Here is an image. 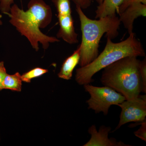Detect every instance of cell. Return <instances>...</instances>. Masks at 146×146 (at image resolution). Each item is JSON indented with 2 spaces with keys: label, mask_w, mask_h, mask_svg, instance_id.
I'll list each match as a JSON object with an SVG mask.
<instances>
[{
  "label": "cell",
  "mask_w": 146,
  "mask_h": 146,
  "mask_svg": "<svg viewBox=\"0 0 146 146\" xmlns=\"http://www.w3.org/2000/svg\"><path fill=\"white\" fill-rule=\"evenodd\" d=\"M6 70L3 61L0 62V91L3 90L2 82L5 77L6 75Z\"/></svg>",
  "instance_id": "20"
},
{
  "label": "cell",
  "mask_w": 146,
  "mask_h": 146,
  "mask_svg": "<svg viewBox=\"0 0 146 146\" xmlns=\"http://www.w3.org/2000/svg\"><path fill=\"white\" fill-rule=\"evenodd\" d=\"M118 106L121 108V111L119 122L114 131L128 123H141L146 120V95L140 96L133 99L125 100Z\"/></svg>",
  "instance_id": "6"
},
{
  "label": "cell",
  "mask_w": 146,
  "mask_h": 146,
  "mask_svg": "<svg viewBox=\"0 0 146 146\" xmlns=\"http://www.w3.org/2000/svg\"><path fill=\"white\" fill-rule=\"evenodd\" d=\"M76 6L82 32L81 54L79 64L82 67L91 63L98 55L100 42L104 35L111 39L118 36L121 22L117 16L92 20L84 14L79 6Z\"/></svg>",
  "instance_id": "2"
},
{
  "label": "cell",
  "mask_w": 146,
  "mask_h": 146,
  "mask_svg": "<svg viewBox=\"0 0 146 146\" xmlns=\"http://www.w3.org/2000/svg\"><path fill=\"white\" fill-rule=\"evenodd\" d=\"M57 16L60 28L56 34V37L61 38L70 44L78 43V35L75 30L74 20L72 15H58Z\"/></svg>",
  "instance_id": "9"
},
{
  "label": "cell",
  "mask_w": 146,
  "mask_h": 146,
  "mask_svg": "<svg viewBox=\"0 0 146 146\" xmlns=\"http://www.w3.org/2000/svg\"><path fill=\"white\" fill-rule=\"evenodd\" d=\"M120 22L127 30L129 34L133 33V25L134 21L138 17H146V5L141 3L131 4L119 14Z\"/></svg>",
  "instance_id": "8"
},
{
  "label": "cell",
  "mask_w": 146,
  "mask_h": 146,
  "mask_svg": "<svg viewBox=\"0 0 146 146\" xmlns=\"http://www.w3.org/2000/svg\"><path fill=\"white\" fill-rule=\"evenodd\" d=\"M84 86L91 96L86 101L88 109L93 110L96 113L102 112L107 115L111 106H118L126 100L122 95L109 86L97 87L89 84Z\"/></svg>",
  "instance_id": "5"
},
{
  "label": "cell",
  "mask_w": 146,
  "mask_h": 146,
  "mask_svg": "<svg viewBox=\"0 0 146 146\" xmlns=\"http://www.w3.org/2000/svg\"><path fill=\"white\" fill-rule=\"evenodd\" d=\"M127 56L145 57V52L140 40L135 33L121 42L115 43L107 37L103 51L88 65L77 69L76 81L80 85L89 84L93 81L95 74L114 62Z\"/></svg>",
  "instance_id": "3"
},
{
  "label": "cell",
  "mask_w": 146,
  "mask_h": 146,
  "mask_svg": "<svg viewBox=\"0 0 146 146\" xmlns=\"http://www.w3.org/2000/svg\"><path fill=\"white\" fill-rule=\"evenodd\" d=\"M136 3H141L146 5V0H123V2L119 8L118 14H119L123 12L129 5Z\"/></svg>",
  "instance_id": "18"
},
{
  "label": "cell",
  "mask_w": 146,
  "mask_h": 146,
  "mask_svg": "<svg viewBox=\"0 0 146 146\" xmlns=\"http://www.w3.org/2000/svg\"><path fill=\"white\" fill-rule=\"evenodd\" d=\"M14 0H0V11L4 14H7L10 11L11 5Z\"/></svg>",
  "instance_id": "16"
},
{
  "label": "cell",
  "mask_w": 146,
  "mask_h": 146,
  "mask_svg": "<svg viewBox=\"0 0 146 146\" xmlns=\"http://www.w3.org/2000/svg\"><path fill=\"white\" fill-rule=\"evenodd\" d=\"M76 6H78L83 10L88 8L91 5V0H72Z\"/></svg>",
  "instance_id": "19"
},
{
  "label": "cell",
  "mask_w": 146,
  "mask_h": 146,
  "mask_svg": "<svg viewBox=\"0 0 146 146\" xmlns=\"http://www.w3.org/2000/svg\"><path fill=\"white\" fill-rule=\"evenodd\" d=\"M3 23L0 20V25H2Z\"/></svg>",
  "instance_id": "21"
},
{
  "label": "cell",
  "mask_w": 146,
  "mask_h": 146,
  "mask_svg": "<svg viewBox=\"0 0 146 146\" xmlns=\"http://www.w3.org/2000/svg\"><path fill=\"white\" fill-rule=\"evenodd\" d=\"M98 3L96 11V18L99 19L106 16H116L123 0H91Z\"/></svg>",
  "instance_id": "10"
},
{
  "label": "cell",
  "mask_w": 146,
  "mask_h": 146,
  "mask_svg": "<svg viewBox=\"0 0 146 146\" xmlns=\"http://www.w3.org/2000/svg\"><path fill=\"white\" fill-rule=\"evenodd\" d=\"M141 126L138 130L134 132V135L145 142L146 141V121L141 122Z\"/></svg>",
  "instance_id": "17"
},
{
  "label": "cell",
  "mask_w": 146,
  "mask_h": 146,
  "mask_svg": "<svg viewBox=\"0 0 146 146\" xmlns=\"http://www.w3.org/2000/svg\"><path fill=\"white\" fill-rule=\"evenodd\" d=\"M111 128L102 125L98 131L96 125H91L88 132L91 135L90 140L83 146H128L121 141L118 142L115 138H108Z\"/></svg>",
  "instance_id": "7"
},
{
  "label": "cell",
  "mask_w": 146,
  "mask_h": 146,
  "mask_svg": "<svg viewBox=\"0 0 146 146\" xmlns=\"http://www.w3.org/2000/svg\"><path fill=\"white\" fill-rule=\"evenodd\" d=\"M58 12V15H70L72 13L70 0H52Z\"/></svg>",
  "instance_id": "13"
},
{
  "label": "cell",
  "mask_w": 146,
  "mask_h": 146,
  "mask_svg": "<svg viewBox=\"0 0 146 146\" xmlns=\"http://www.w3.org/2000/svg\"><path fill=\"white\" fill-rule=\"evenodd\" d=\"M27 7L28 10L25 11L17 5L13 4L7 14L10 18V23L21 35L27 37L36 51L39 50V43L46 50L50 43L59 42L57 37L48 36L40 31L51 22L52 13L50 7L43 0H30Z\"/></svg>",
  "instance_id": "1"
},
{
  "label": "cell",
  "mask_w": 146,
  "mask_h": 146,
  "mask_svg": "<svg viewBox=\"0 0 146 146\" xmlns=\"http://www.w3.org/2000/svg\"><path fill=\"white\" fill-rule=\"evenodd\" d=\"M140 61L136 56H127L106 67L100 79L102 84L120 93L126 100L138 98L142 92Z\"/></svg>",
  "instance_id": "4"
},
{
  "label": "cell",
  "mask_w": 146,
  "mask_h": 146,
  "mask_svg": "<svg viewBox=\"0 0 146 146\" xmlns=\"http://www.w3.org/2000/svg\"><path fill=\"white\" fill-rule=\"evenodd\" d=\"M21 76L19 72H16L13 75L7 74L2 84L3 89L21 91L22 86Z\"/></svg>",
  "instance_id": "12"
},
{
  "label": "cell",
  "mask_w": 146,
  "mask_h": 146,
  "mask_svg": "<svg viewBox=\"0 0 146 146\" xmlns=\"http://www.w3.org/2000/svg\"><path fill=\"white\" fill-rule=\"evenodd\" d=\"M140 76L142 84V92L146 93V59L140 61L139 65Z\"/></svg>",
  "instance_id": "15"
},
{
  "label": "cell",
  "mask_w": 146,
  "mask_h": 146,
  "mask_svg": "<svg viewBox=\"0 0 146 146\" xmlns=\"http://www.w3.org/2000/svg\"><path fill=\"white\" fill-rule=\"evenodd\" d=\"M80 54L81 46L80 45L72 54L64 60L60 72L58 74L59 78L66 80L71 79L74 70L79 63Z\"/></svg>",
  "instance_id": "11"
},
{
  "label": "cell",
  "mask_w": 146,
  "mask_h": 146,
  "mask_svg": "<svg viewBox=\"0 0 146 146\" xmlns=\"http://www.w3.org/2000/svg\"><path fill=\"white\" fill-rule=\"evenodd\" d=\"M48 72V70L40 68H35L21 76L22 81L30 83L32 79L39 77Z\"/></svg>",
  "instance_id": "14"
},
{
  "label": "cell",
  "mask_w": 146,
  "mask_h": 146,
  "mask_svg": "<svg viewBox=\"0 0 146 146\" xmlns=\"http://www.w3.org/2000/svg\"><path fill=\"white\" fill-rule=\"evenodd\" d=\"M0 140H1V137H0Z\"/></svg>",
  "instance_id": "22"
}]
</instances>
